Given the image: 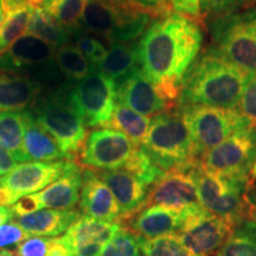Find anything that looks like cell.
Returning a JSON list of instances; mask_svg holds the SVG:
<instances>
[{"mask_svg": "<svg viewBox=\"0 0 256 256\" xmlns=\"http://www.w3.org/2000/svg\"><path fill=\"white\" fill-rule=\"evenodd\" d=\"M55 58L60 72L68 80L80 81L90 72L92 66L76 46L66 44L56 50Z\"/></svg>", "mask_w": 256, "mask_h": 256, "instance_id": "4dcf8cb0", "label": "cell"}, {"mask_svg": "<svg viewBox=\"0 0 256 256\" xmlns=\"http://www.w3.org/2000/svg\"><path fill=\"white\" fill-rule=\"evenodd\" d=\"M101 256H142L140 238L122 226L106 244Z\"/></svg>", "mask_w": 256, "mask_h": 256, "instance_id": "e575fe53", "label": "cell"}, {"mask_svg": "<svg viewBox=\"0 0 256 256\" xmlns=\"http://www.w3.org/2000/svg\"><path fill=\"white\" fill-rule=\"evenodd\" d=\"M4 19H5V14H4V11H2V6H0V26H2V22H4Z\"/></svg>", "mask_w": 256, "mask_h": 256, "instance_id": "f907efd6", "label": "cell"}, {"mask_svg": "<svg viewBox=\"0 0 256 256\" xmlns=\"http://www.w3.org/2000/svg\"><path fill=\"white\" fill-rule=\"evenodd\" d=\"M55 0H28V5L34 8H43L49 11Z\"/></svg>", "mask_w": 256, "mask_h": 256, "instance_id": "bcb514c9", "label": "cell"}, {"mask_svg": "<svg viewBox=\"0 0 256 256\" xmlns=\"http://www.w3.org/2000/svg\"><path fill=\"white\" fill-rule=\"evenodd\" d=\"M96 174L113 192L119 206L121 220L130 218L147 206L151 186L126 170L98 171Z\"/></svg>", "mask_w": 256, "mask_h": 256, "instance_id": "d6986e66", "label": "cell"}, {"mask_svg": "<svg viewBox=\"0 0 256 256\" xmlns=\"http://www.w3.org/2000/svg\"><path fill=\"white\" fill-rule=\"evenodd\" d=\"M25 162H60L69 160L60 151L58 145L49 133L42 128L32 116L31 112H25V133L23 142Z\"/></svg>", "mask_w": 256, "mask_h": 256, "instance_id": "603a6c76", "label": "cell"}, {"mask_svg": "<svg viewBox=\"0 0 256 256\" xmlns=\"http://www.w3.org/2000/svg\"><path fill=\"white\" fill-rule=\"evenodd\" d=\"M138 66L139 60L136 43H113L98 69L115 83H119Z\"/></svg>", "mask_w": 256, "mask_h": 256, "instance_id": "d4e9b609", "label": "cell"}, {"mask_svg": "<svg viewBox=\"0 0 256 256\" xmlns=\"http://www.w3.org/2000/svg\"><path fill=\"white\" fill-rule=\"evenodd\" d=\"M216 49L249 76L256 74V8L241 10L210 23Z\"/></svg>", "mask_w": 256, "mask_h": 256, "instance_id": "8992f818", "label": "cell"}, {"mask_svg": "<svg viewBox=\"0 0 256 256\" xmlns=\"http://www.w3.org/2000/svg\"><path fill=\"white\" fill-rule=\"evenodd\" d=\"M17 160H16L12 154L6 151V150L0 145V177L8 174L12 168L17 166Z\"/></svg>", "mask_w": 256, "mask_h": 256, "instance_id": "7bdbcfd3", "label": "cell"}, {"mask_svg": "<svg viewBox=\"0 0 256 256\" xmlns=\"http://www.w3.org/2000/svg\"><path fill=\"white\" fill-rule=\"evenodd\" d=\"M122 228L120 222H108L81 216L60 236L66 247L74 246H102L106 247L113 236Z\"/></svg>", "mask_w": 256, "mask_h": 256, "instance_id": "cb8c5ba5", "label": "cell"}, {"mask_svg": "<svg viewBox=\"0 0 256 256\" xmlns=\"http://www.w3.org/2000/svg\"><path fill=\"white\" fill-rule=\"evenodd\" d=\"M28 238H30V235L12 220L11 222L0 226V249L17 247Z\"/></svg>", "mask_w": 256, "mask_h": 256, "instance_id": "ab89813d", "label": "cell"}, {"mask_svg": "<svg viewBox=\"0 0 256 256\" xmlns=\"http://www.w3.org/2000/svg\"><path fill=\"white\" fill-rule=\"evenodd\" d=\"M26 4L28 0H0V6L2 8V11H4L5 14H8L10 12L14 11V10Z\"/></svg>", "mask_w": 256, "mask_h": 256, "instance_id": "f6af8a7d", "label": "cell"}, {"mask_svg": "<svg viewBox=\"0 0 256 256\" xmlns=\"http://www.w3.org/2000/svg\"><path fill=\"white\" fill-rule=\"evenodd\" d=\"M138 146L124 133L107 127H98L87 133L78 158L89 170H122Z\"/></svg>", "mask_w": 256, "mask_h": 256, "instance_id": "4fadbf2b", "label": "cell"}, {"mask_svg": "<svg viewBox=\"0 0 256 256\" xmlns=\"http://www.w3.org/2000/svg\"><path fill=\"white\" fill-rule=\"evenodd\" d=\"M198 162L188 168L165 172L151 186L147 206H160L179 211L202 206L194 174V170Z\"/></svg>", "mask_w": 256, "mask_h": 256, "instance_id": "2e32d148", "label": "cell"}, {"mask_svg": "<svg viewBox=\"0 0 256 256\" xmlns=\"http://www.w3.org/2000/svg\"><path fill=\"white\" fill-rule=\"evenodd\" d=\"M0 256H17L14 252L12 250H8V249H2L0 250Z\"/></svg>", "mask_w": 256, "mask_h": 256, "instance_id": "681fc988", "label": "cell"}, {"mask_svg": "<svg viewBox=\"0 0 256 256\" xmlns=\"http://www.w3.org/2000/svg\"><path fill=\"white\" fill-rule=\"evenodd\" d=\"M34 10L26 4L5 14L6 17L0 26V55L8 50L16 40L28 34Z\"/></svg>", "mask_w": 256, "mask_h": 256, "instance_id": "f546056e", "label": "cell"}, {"mask_svg": "<svg viewBox=\"0 0 256 256\" xmlns=\"http://www.w3.org/2000/svg\"><path fill=\"white\" fill-rule=\"evenodd\" d=\"M152 119L134 112L126 106L116 104L107 128L124 133L134 145L140 147L151 126Z\"/></svg>", "mask_w": 256, "mask_h": 256, "instance_id": "83f0119b", "label": "cell"}, {"mask_svg": "<svg viewBox=\"0 0 256 256\" xmlns=\"http://www.w3.org/2000/svg\"><path fill=\"white\" fill-rule=\"evenodd\" d=\"M30 112L36 122L55 139L66 158L74 160L80 154L87 130L84 121L70 104L66 90L60 88L40 95Z\"/></svg>", "mask_w": 256, "mask_h": 256, "instance_id": "277c9868", "label": "cell"}, {"mask_svg": "<svg viewBox=\"0 0 256 256\" xmlns=\"http://www.w3.org/2000/svg\"><path fill=\"white\" fill-rule=\"evenodd\" d=\"M188 211L160 206H147L130 217L128 229L142 238H156L178 234L183 228Z\"/></svg>", "mask_w": 256, "mask_h": 256, "instance_id": "ffe728a7", "label": "cell"}, {"mask_svg": "<svg viewBox=\"0 0 256 256\" xmlns=\"http://www.w3.org/2000/svg\"><path fill=\"white\" fill-rule=\"evenodd\" d=\"M142 148L162 171L184 168L200 162L180 110H166L152 118Z\"/></svg>", "mask_w": 256, "mask_h": 256, "instance_id": "3957f363", "label": "cell"}, {"mask_svg": "<svg viewBox=\"0 0 256 256\" xmlns=\"http://www.w3.org/2000/svg\"><path fill=\"white\" fill-rule=\"evenodd\" d=\"M43 84L24 76L0 75V110L23 113L36 104Z\"/></svg>", "mask_w": 256, "mask_h": 256, "instance_id": "7402d4cb", "label": "cell"}, {"mask_svg": "<svg viewBox=\"0 0 256 256\" xmlns=\"http://www.w3.org/2000/svg\"><path fill=\"white\" fill-rule=\"evenodd\" d=\"M138 11L151 14L153 18H162L171 14L168 0H118Z\"/></svg>", "mask_w": 256, "mask_h": 256, "instance_id": "f35d334b", "label": "cell"}, {"mask_svg": "<svg viewBox=\"0 0 256 256\" xmlns=\"http://www.w3.org/2000/svg\"><path fill=\"white\" fill-rule=\"evenodd\" d=\"M12 220H14V214H12L11 208L0 206V226Z\"/></svg>", "mask_w": 256, "mask_h": 256, "instance_id": "7dc6e473", "label": "cell"}, {"mask_svg": "<svg viewBox=\"0 0 256 256\" xmlns=\"http://www.w3.org/2000/svg\"><path fill=\"white\" fill-rule=\"evenodd\" d=\"M254 0H200L202 16L212 19L244 10Z\"/></svg>", "mask_w": 256, "mask_h": 256, "instance_id": "d590c367", "label": "cell"}, {"mask_svg": "<svg viewBox=\"0 0 256 256\" xmlns=\"http://www.w3.org/2000/svg\"><path fill=\"white\" fill-rule=\"evenodd\" d=\"M153 17L118 0H87L82 18L84 31L98 34L110 44L133 43L151 25Z\"/></svg>", "mask_w": 256, "mask_h": 256, "instance_id": "5b68a950", "label": "cell"}, {"mask_svg": "<svg viewBox=\"0 0 256 256\" xmlns=\"http://www.w3.org/2000/svg\"><path fill=\"white\" fill-rule=\"evenodd\" d=\"M216 256H256V218L247 217L235 224Z\"/></svg>", "mask_w": 256, "mask_h": 256, "instance_id": "4316f807", "label": "cell"}, {"mask_svg": "<svg viewBox=\"0 0 256 256\" xmlns=\"http://www.w3.org/2000/svg\"><path fill=\"white\" fill-rule=\"evenodd\" d=\"M87 0H55L49 10L58 23L72 32L74 38L82 34V18Z\"/></svg>", "mask_w": 256, "mask_h": 256, "instance_id": "1f68e13d", "label": "cell"}, {"mask_svg": "<svg viewBox=\"0 0 256 256\" xmlns=\"http://www.w3.org/2000/svg\"><path fill=\"white\" fill-rule=\"evenodd\" d=\"M78 210L43 209L28 215L16 217L19 226L28 235L42 238H57L68 232V229L81 217Z\"/></svg>", "mask_w": 256, "mask_h": 256, "instance_id": "44dd1931", "label": "cell"}, {"mask_svg": "<svg viewBox=\"0 0 256 256\" xmlns=\"http://www.w3.org/2000/svg\"><path fill=\"white\" fill-rule=\"evenodd\" d=\"M194 140L198 159L220 145L234 133L250 127L247 118L238 110L185 106L178 107Z\"/></svg>", "mask_w": 256, "mask_h": 256, "instance_id": "52a82bcc", "label": "cell"}, {"mask_svg": "<svg viewBox=\"0 0 256 256\" xmlns=\"http://www.w3.org/2000/svg\"><path fill=\"white\" fill-rule=\"evenodd\" d=\"M80 212L83 216L108 222H120L121 220L119 206L113 192L94 170H83Z\"/></svg>", "mask_w": 256, "mask_h": 256, "instance_id": "ac0fdd59", "label": "cell"}, {"mask_svg": "<svg viewBox=\"0 0 256 256\" xmlns=\"http://www.w3.org/2000/svg\"><path fill=\"white\" fill-rule=\"evenodd\" d=\"M69 160L20 162L0 177V206H8L28 194H37L64 174Z\"/></svg>", "mask_w": 256, "mask_h": 256, "instance_id": "7c38bea8", "label": "cell"}, {"mask_svg": "<svg viewBox=\"0 0 256 256\" xmlns=\"http://www.w3.org/2000/svg\"><path fill=\"white\" fill-rule=\"evenodd\" d=\"M72 108L88 127H107L116 106V83L92 66L66 92Z\"/></svg>", "mask_w": 256, "mask_h": 256, "instance_id": "30bf717a", "label": "cell"}, {"mask_svg": "<svg viewBox=\"0 0 256 256\" xmlns=\"http://www.w3.org/2000/svg\"><path fill=\"white\" fill-rule=\"evenodd\" d=\"M203 32L194 18H156L136 42L139 66L170 101H177L188 70L200 56Z\"/></svg>", "mask_w": 256, "mask_h": 256, "instance_id": "6da1fadb", "label": "cell"}, {"mask_svg": "<svg viewBox=\"0 0 256 256\" xmlns=\"http://www.w3.org/2000/svg\"><path fill=\"white\" fill-rule=\"evenodd\" d=\"M238 110L256 127V74L249 76Z\"/></svg>", "mask_w": 256, "mask_h": 256, "instance_id": "74e56055", "label": "cell"}, {"mask_svg": "<svg viewBox=\"0 0 256 256\" xmlns=\"http://www.w3.org/2000/svg\"><path fill=\"white\" fill-rule=\"evenodd\" d=\"M256 162V127L234 133L200 158L208 171L232 179H249Z\"/></svg>", "mask_w": 256, "mask_h": 256, "instance_id": "8fae6325", "label": "cell"}, {"mask_svg": "<svg viewBox=\"0 0 256 256\" xmlns=\"http://www.w3.org/2000/svg\"><path fill=\"white\" fill-rule=\"evenodd\" d=\"M28 34L46 40L55 50L69 44L74 38L68 28L62 26L49 11L43 8L34 10Z\"/></svg>", "mask_w": 256, "mask_h": 256, "instance_id": "484cf974", "label": "cell"}, {"mask_svg": "<svg viewBox=\"0 0 256 256\" xmlns=\"http://www.w3.org/2000/svg\"><path fill=\"white\" fill-rule=\"evenodd\" d=\"M75 46L83 54V56L89 60V63L92 66H96V68L104 62L108 54L107 48L104 46L101 40L92 36H89V34H86L84 32L76 38Z\"/></svg>", "mask_w": 256, "mask_h": 256, "instance_id": "8d00e7d4", "label": "cell"}, {"mask_svg": "<svg viewBox=\"0 0 256 256\" xmlns=\"http://www.w3.org/2000/svg\"><path fill=\"white\" fill-rule=\"evenodd\" d=\"M116 101L145 116H154L166 112L171 102L140 66L116 83Z\"/></svg>", "mask_w": 256, "mask_h": 256, "instance_id": "e0dca14e", "label": "cell"}, {"mask_svg": "<svg viewBox=\"0 0 256 256\" xmlns=\"http://www.w3.org/2000/svg\"><path fill=\"white\" fill-rule=\"evenodd\" d=\"M25 112H0V145L18 162H26L23 153Z\"/></svg>", "mask_w": 256, "mask_h": 256, "instance_id": "f1b7e54d", "label": "cell"}, {"mask_svg": "<svg viewBox=\"0 0 256 256\" xmlns=\"http://www.w3.org/2000/svg\"><path fill=\"white\" fill-rule=\"evenodd\" d=\"M122 170H126L130 174L136 176L148 186L156 184L165 174V171H162L159 166L156 165L151 156L147 154L142 147H138L136 152L133 153L132 158L128 160Z\"/></svg>", "mask_w": 256, "mask_h": 256, "instance_id": "836d02e7", "label": "cell"}, {"mask_svg": "<svg viewBox=\"0 0 256 256\" xmlns=\"http://www.w3.org/2000/svg\"><path fill=\"white\" fill-rule=\"evenodd\" d=\"M168 2L174 14L190 18H200L202 16L200 0H168Z\"/></svg>", "mask_w": 256, "mask_h": 256, "instance_id": "b9f144b4", "label": "cell"}, {"mask_svg": "<svg viewBox=\"0 0 256 256\" xmlns=\"http://www.w3.org/2000/svg\"><path fill=\"white\" fill-rule=\"evenodd\" d=\"M249 75L226 60L215 46L197 57L182 82L178 107H206L238 110Z\"/></svg>", "mask_w": 256, "mask_h": 256, "instance_id": "7a4b0ae2", "label": "cell"}, {"mask_svg": "<svg viewBox=\"0 0 256 256\" xmlns=\"http://www.w3.org/2000/svg\"><path fill=\"white\" fill-rule=\"evenodd\" d=\"M46 256H70L69 249L63 242L62 238H52Z\"/></svg>", "mask_w": 256, "mask_h": 256, "instance_id": "ee69618b", "label": "cell"}, {"mask_svg": "<svg viewBox=\"0 0 256 256\" xmlns=\"http://www.w3.org/2000/svg\"><path fill=\"white\" fill-rule=\"evenodd\" d=\"M55 54L46 40L26 34L0 55V75L24 76L42 84L55 82L60 72Z\"/></svg>", "mask_w": 256, "mask_h": 256, "instance_id": "ba28073f", "label": "cell"}, {"mask_svg": "<svg viewBox=\"0 0 256 256\" xmlns=\"http://www.w3.org/2000/svg\"><path fill=\"white\" fill-rule=\"evenodd\" d=\"M83 170L78 162L69 160L64 174L37 194L20 198L11 206L14 218L43 209L72 210L80 203Z\"/></svg>", "mask_w": 256, "mask_h": 256, "instance_id": "5bb4252c", "label": "cell"}, {"mask_svg": "<svg viewBox=\"0 0 256 256\" xmlns=\"http://www.w3.org/2000/svg\"><path fill=\"white\" fill-rule=\"evenodd\" d=\"M142 256H200L190 250L177 234L156 238H140Z\"/></svg>", "mask_w": 256, "mask_h": 256, "instance_id": "d6a6232c", "label": "cell"}, {"mask_svg": "<svg viewBox=\"0 0 256 256\" xmlns=\"http://www.w3.org/2000/svg\"><path fill=\"white\" fill-rule=\"evenodd\" d=\"M249 202H250L252 206L254 208V209H255V212H256V188H255L254 191L252 192L250 196H249Z\"/></svg>", "mask_w": 256, "mask_h": 256, "instance_id": "c3c4849f", "label": "cell"}, {"mask_svg": "<svg viewBox=\"0 0 256 256\" xmlns=\"http://www.w3.org/2000/svg\"><path fill=\"white\" fill-rule=\"evenodd\" d=\"M252 178L256 179V162H255L254 168H252Z\"/></svg>", "mask_w": 256, "mask_h": 256, "instance_id": "816d5d0a", "label": "cell"}, {"mask_svg": "<svg viewBox=\"0 0 256 256\" xmlns=\"http://www.w3.org/2000/svg\"><path fill=\"white\" fill-rule=\"evenodd\" d=\"M52 238L30 236L14 249L17 256H46Z\"/></svg>", "mask_w": 256, "mask_h": 256, "instance_id": "60d3db41", "label": "cell"}, {"mask_svg": "<svg viewBox=\"0 0 256 256\" xmlns=\"http://www.w3.org/2000/svg\"><path fill=\"white\" fill-rule=\"evenodd\" d=\"M235 224L214 215L203 206L188 211L183 228L177 235L186 247L197 255L216 252L228 238Z\"/></svg>", "mask_w": 256, "mask_h": 256, "instance_id": "9a60e30c", "label": "cell"}, {"mask_svg": "<svg viewBox=\"0 0 256 256\" xmlns=\"http://www.w3.org/2000/svg\"><path fill=\"white\" fill-rule=\"evenodd\" d=\"M198 200L204 209L238 224L244 218L249 179H232L208 171L198 162L194 170Z\"/></svg>", "mask_w": 256, "mask_h": 256, "instance_id": "9c48e42d", "label": "cell"}]
</instances>
